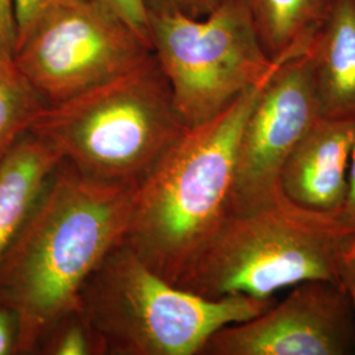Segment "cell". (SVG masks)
Masks as SVG:
<instances>
[{
	"label": "cell",
	"instance_id": "obj_1",
	"mask_svg": "<svg viewBox=\"0 0 355 355\" xmlns=\"http://www.w3.org/2000/svg\"><path fill=\"white\" fill-rule=\"evenodd\" d=\"M137 187L87 177L62 161L0 262V295L20 318L19 355L79 311L91 274L127 233Z\"/></svg>",
	"mask_w": 355,
	"mask_h": 355
},
{
	"label": "cell",
	"instance_id": "obj_2",
	"mask_svg": "<svg viewBox=\"0 0 355 355\" xmlns=\"http://www.w3.org/2000/svg\"><path fill=\"white\" fill-rule=\"evenodd\" d=\"M266 82L189 128L136 190L123 242L173 283L228 215L242 129Z\"/></svg>",
	"mask_w": 355,
	"mask_h": 355
},
{
	"label": "cell",
	"instance_id": "obj_3",
	"mask_svg": "<svg viewBox=\"0 0 355 355\" xmlns=\"http://www.w3.org/2000/svg\"><path fill=\"white\" fill-rule=\"evenodd\" d=\"M187 129L152 53L120 76L46 104L29 132L82 174L139 187Z\"/></svg>",
	"mask_w": 355,
	"mask_h": 355
},
{
	"label": "cell",
	"instance_id": "obj_4",
	"mask_svg": "<svg viewBox=\"0 0 355 355\" xmlns=\"http://www.w3.org/2000/svg\"><path fill=\"white\" fill-rule=\"evenodd\" d=\"M353 233L340 216L306 209L280 191L267 205L225 216L175 284L208 299H271L306 280L340 283V252Z\"/></svg>",
	"mask_w": 355,
	"mask_h": 355
},
{
	"label": "cell",
	"instance_id": "obj_5",
	"mask_svg": "<svg viewBox=\"0 0 355 355\" xmlns=\"http://www.w3.org/2000/svg\"><path fill=\"white\" fill-rule=\"evenodd\" d=\"M274 303V297L208 299L187 291L121 242L83 286L79 312L103 355H196L216 331Z\"/></svg>",
	"mask_w": 355,
	"mask_h": 355
},
{
	"label": "cell",
	"instance_id": "obj_6",
	"mask_svg": "<svg viewBox=\"0 0 355 355\" xmlns=\"http://www.w3.org/2000/svg\"><path fill=\"white\" fill-rule=\"evenodd\" d=\"M148 29L187 128L211 120L279 67L263 49L243 0H223L203 17L150 13Z\"/></svg>",
	"mask_w": 355,
	"mask_h": 355
},
{
	"label": "cell",
	"instance_id": "obj_7",
	"mask_svg": "<svg viewBox=\"0 0 355 355\" xmlns=\"http://www.w3.org/2000/svg\"><path fill=\"white\" fill-rule=\"evenodd\" d=\"M153 53L150 42L103 0H70L17 37L13 60L46 104L120 76Z\"/></svg>",
	"mask_w": 355,
	"mask_h": 355
},
{
	"label": "cell",
	"instance_id": "obj_8",
	"mask_svg": "<svg viewBox=\"0 0 355 355\" xmlns=\"http://www.w3.org/2000/svg\"><path fill=\"white\" fill-rule=\"evenodd\" d=\"M320 117L306 55L279 66L242 129L228 214L254 211L279 196L286 159Z\"/></svg>",
	"mask_w": 355,
	"mask_h": 355
},
{
	"label": "cell",
	"instance_id": "obj_9",
	"mask_svg": "<svg viewBox=\"0 0 355 355\" xmlns=\"http://www.w3.org/2000/svg\"><path fill=\"white\" fill-rule=\"evenodd\" d=\"M355 353V318L338 282L306 280L280 303L230 324L204 345L203 355H346Z\"/></svg>",
	"mask_w": 355,
	"mask_h": 355
},
{
	"label": "cell",
	"instance_id": "obj_10",
	"mask_svg": "<svg viewBox=\"0 0 355 355\" xmlns=\"http://www.w3.org/2000/svg\"><path fill=\"white\" fill-rule=\"evenodd\" d=\"M354 141L355 121L320 117L286 159L282 193L306 209L340 216Z\"/></svg>",
	"mask_w": 355,
	"mask_h": 355
},
{
	"label": "cell",
	"instance_id": "obj_11",
	"mask_svg": "<svg viewBox=\"0 0 355 355\" xmlns=\"http://www.w3.org/2000/svg\"><path fill=\"white\" fill-rule=\"evenodd\" d=\"M304 55L321 117L355 121V0H333Z\"/></svg>",
	"mask_w": 355,
	"mask_h": 355
},
{
	"label": "cell",
	"instance_id": "obj_12",
	"mask_svg": "<svg viewBox=\"0 0 355 355\" xmlns=\"http://www.w3.org/2000/svg\"><path fill=\"white\" fill-rule=\"evenodd\" d=\"M61 162L51 144L32 132L0 161V262Z\"/></svg>",
	"mask_w": 355,
	"mask_h": 355
},
{
	"label": "cell",
	"instance_id": "obj_13",
	"mask_svg": "<svg viewBox=\"0 0 355 355\" xmlns=\"http://www.w3.org/2000/svg\"><path fill=\"white\" fill-rule=\"evenodd\" d=\"M261 44L282 66L304 55L324 24L333 0H243Z\"/></svg>",
	"mask_w": 355,
	"mask_h": 355
},
{
	"label": "cell",
	"instance_id": "obj_14",
	"mask_svg": "<svg viewBox=\"0 0 355 355\" xmlns=\"http://www.w3.org/2000/svg\"><path fill=\"white\" fill-rule=\"evenodd\" d=\"M45 105L12 55L0 51V161L29 132Z\"/></svg>",
	"mask_w": 355,
	"mask_h": 355
},
{
	"label": "cell",
	"instance_id": "obj_15",
	"mask_svg": "<svg viewBox=\"0 0 355 355\" xmlns=\"http://www.w3.org/2000/svg\"><path fill=\"white\" fill-rule=\"evenodd\" d=\"M42 355H103L102 345L79 311L60 320L38 347Z\"/></svg>",
	"mask_w": 355,
	"mask_h": 355
},
{
	"label": "cell",
	"instance_id": "obj_16",
	"mask_svg": "<svg viewBox=\"0 0 355 355\" xmlns=\"http://www.w3.org/2000/svg\"><path fill=\"white\" fill-rule=\"evenodd\" d=\"M223 0H141L146 15L179 13L190 17H203L212 12Z\"/></svg>",
	"mask_w": 355,
	"mask_h": 355
},
{
	"label": "cell",
	"instance_id": "obj_17",
	"mask_svg": "<svg viewBox=\"0 0 355 355\" xmlns=\"http://www.w3.org/2000/svg\"><path fill=\"white\" fill-rule=\"evenodd\" d=\"M20 318L12 305L0 295V355H19Z\"/></svg>",
	"mask_w": 355,
	"mask_h": 355
},
{
	"label": "cell",
	"instance_id": "obj_18",
	"mask_svg": "<svg viewBox=\"0 0 355 355\" xmlns=\"http://www.w3.org/2000/svg\"><path fill=\"white\" fill-rule=\"evenodd\" d=\"M64 1L70 0H12L17 37L24 33L41 15Z\"/></svg>",
	"mask_w": 355,
	"mask_h": 355
},
{
	"label": "cell",
	"instance_id": "obj_19",
	"mask_svg": "<svg viewBox=\"0 0 355 355\" xmlns=\"http://www.w3.org/2000/svg\"><path fill=\"white\" fill-rule=\"evenodd\" d=\"M338 280L350 299L355 318V233L346 240L340 252Z\"/></svg>",
	"mask_w": 355,
	"mask_h": 355
},
{
	"label": "cell",
	"instance_id": "obj_20",
	"mask_svg": "<svg viewBox=\"0 0 355 355\" xmlns=\"http://www.w3.org/2000/svg\"><path fill=\"white\" fill-rule=\"evenodd\" d=\"M111 8H114L124 20H127L141 36L146 38L149 42V29H148V15L141 3V0H103ZM152 45V44H150Z\"/></svg>",
	"mask_w": 355,
	"mask_h": 355
},
{
	"label": "cell",
	"instance_id": "obj_21",
	"mask_svg": "<svg viewBox=\"0 0 355 355\" xmlns=\"http://www.w3.org/2000/svg\"><path fill=\"white\" fill-rule=\"evenodd\" d=\"M16 41L17 29L12 0H0V51L13 57Z\"/></svg>",
	"mask_w": 355,
	"mask_h": 355
},
{
	"label": "cell",
	"instance_id": "obj_22",
	"mask_svg": "<svg viewBox=\"0 0 355 355\" xmlns=\"http://www.w3.org/2000/svg\"><path fill=\"white\" fill-rule=\"evenodd\" d=\"M340 217L343 223L355 230V141L350 157V167H349V179H347V193L343 203Z\"/></svg>",
	"mask_w": 355,
	"mask_h": 355
}]
</instances>
